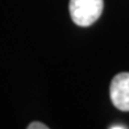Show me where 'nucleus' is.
Returning <instances> with one entry per match:
<instances>
[{
    "mask_svg": "<svg viewBox=\"0 0 129 129\" xmlns=\"http://www.w3.org/2000/svg\"><path fill=\"white\" fill-rule=\"evenodd\" d=\"M103 0H70L69 12L78 26H90L102 16Z\"/></svg>",
    "mask_w": 129,
    "mask_h": 129,
    "instance_id": "1",
    "label": "nucleus"
},
{
    "mask_svg": "<svg viewBox=\"0 0 129 129\" xmlns=\"http://www.w3.org/2000/svg\"><path fill=\"white\" fill-rule=\"evenodd\" d=\"M109 95L117 109L129 112V73H120L112 79Z\"/></svg>",
    "mask_w": 129,
    "mask_h": 129,
    "instance_id": "2",
    "label": "nucleus"
},
{
    "mask_svg": "<svg viewBox=\"0 0 129 129\" xmlns=\"http://www.w3.org/2000/svg\"><path fill=\"white\" fill-rule=\"evenodd\" d=\"M28 129H48V125L42 124V122H32L28 125Z\"/></svg>",
    "mask_w": 129,
    "mask_h": 129,
    "instance_id": "3",
    "label": "nucleus"
},
{
    "mask_svg": "<svg viewBox=\"0 0 129 129\" xmlns=\"http://www.w3.org/2000/svg\"><path fill=\"white\" fill-rule=\"evenodd\" d=\"M111 129H125L126 126L125 125H112V126H109Z\"/></svg>",
    "mask_w": 129,
    "mask_h": 129,
    "instance_id": "4",
    "label": "nucleus"
}]
</instances>
